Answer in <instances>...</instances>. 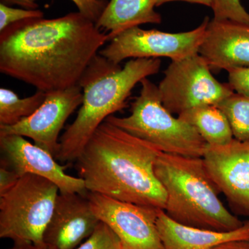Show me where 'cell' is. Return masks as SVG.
<instances>
[{
  "label": "cell",
  "instance_id": "6da1fadb",
  "mask_svg": "<svg viewBox=\"0 0 249 249\" xmlns=\"http://www.w3.org/2000/svg\"><path fill=\"white\" fill-rule=\"evenodd\" d=\"M109 35L80 12L34 18L0 33V71L50 92L79 85Z\"/></svg>",
  "mask_w": 249,
  "mask_h": 249
},
{
  "label": "cell",
  "instance_id": "7a4b0ae2",
  "mask_svg": "<svg viewBox=\"0 0 249 249\" xmlns=\"http://www.w3.org/2000/svg\"><path fill=\"white\" fill-rule=\"evenodd\" d=\"M160 150L106 120L77 162L89 193L164 211L166 193L155 173Z\"/></svg>",
  "mask_w": 249,
  "mask_h": 249
},
{
  "label": "cell",
  "instance_id": "3957f363",
  "mask_svg": "<svg viewBox=\"0 0 249 249\" xmlns=\"http://www.w3.org/2000/svg\"><path fill=\"white\" fill-rule=\"evenodd\" d=\"M160 65L159 58H133L121 67L97 54L80 80L83 103L76 119L60 138L55 160L64 163L76 161L98 127L125 107L134 87L158 73Z\"/></svg>",
  "mask_w": 249,
  "mask_h": 249
},
{
  "label": "cell",
  "instance_id": "277c9868",
  "mask_svg": "<svg viewBox=\"0 0 249 249\" xmlns=\"http://www.w3.org/2000/svg\"><path fill=\"white\" fill-rule=\"evenodd\" d=\"M155 173L166 193L165 213L175 222L218 232L232 231L245 224L219 199L220 192L202 158L160 152Z\"/></svg>",
  "mask_w": 249,
  "mask_h": 249
},
{
  "label": "cell",
  "instance_id": "5b68a950",
  "mask_svg": "<svg viewBox=\"0 0 249 249\" xmlns=\"http://www.w3.org/2000/svg\"><path fill=\"white\" fill-rule=\"evenodd\" d=\"M141 84L140 94L132 103L131 114L126 117L111 115L106 120L160 152L202 158L207 143L197 131L163 106L158 87L148 78Z\"/></svg>",
  "mask_w": 249,
  "mask_h": 249
},
{
  "label": "cell",
  "instance_id": "8992f818",
  "mask_svg": "<svg viewBox=\"0 0 249 249\" xmlns=\"http://www.w3.org/2000/svg\"><path fill=\"white\" fill-rule=\"evenodd\" d=\"M60 191L42 177L27 174L0 196V237L16 245H44V232Z\"/></svg>",
  "mask_w": 249,
  "mask_h": 249
},
{
  "label": "cell",
  "instance_id": "52a82bcc",
  "mask_svg": "<svg viewBox=\"0 0 249 249\" xmlns=\"http://www.w3.org/2000/svg\"><path fill=\"white\" fill-rule=\"evenodd\" d=\"M163 106L172 114L200 106H217L235 93L229 83L218 81L199 53L171 61L158 86Z\"/></svg>",
  "mask_w": 249,
  "mask_h": 249
},
{
  "label": "cell",
  "instance_id": "ba28073f",
  "mask_svg": "<svg viewBox=\"0 0 249 249\" xmlns=\"http://www.w3.org/2000/svg\"><path fill=\"white\" fill-rule=\"evenodd\" d=\"M209 21L206 17L196 29L179 33L131 28L110 40L99 54L116 64L128 58L182 60L199 53Z\"/></svg>",
  "mask_w": 249,
  "mask_h": 249
},
{
  "label": "cell",
  "instance_id": "9c48e42d",
  "mask_svg": "<svg viewBox=\"0 0 249 249\" xmlns=\"http://www.w3.org/2000/svg\"><path fill=\"white\" fill-rule=\"evenodd\" d=\"M88 199L101 222L110 228L123 249H165L157 225L160 211L89 193Z\"/></svg>",
  "mask_w": 249,
  "mask_h": 249
},
{
  "label": "cell",
  "instance_id": "30bf717a",
  "mask_svg": "<svg viewBox=\"0 0 249 249\" xmlns=\"http://www.w3.org/2000/svg\"><path fill=\"white\" fill-rule=\"evenodd\" d=\"M43 103L30 116L11 126H0V136H22L56 157L59 134L68 118L81 106L83 89L79 86L47 92Z\"/></svg>",
  "mask_w": 249,
  "mask_h": 249
},
{
  "label": "cell",
  "instance_id": "8fae6325",
  "mask_svg": "<svg viewBox=\"0 0 249 249\" xmlns=\"http://www.w3.org/2000/svg\"><path fill=\"white\" fill-rule=\"evenodd\" d=\"M203 160L220 193L237 213L249 217V142L206 145Z\"/></svg>",
  "mask_w": 249,
  "mask_h": 249
},
{
  "label": "cell",
  "instance_id": "7c38bea8",
  "mask_svg": "<svg viewBox=\"0 0 249 249\" xmlns=\"http://www.w3.org/2000/svg\"><path fill=\"white\" fill-rule=\"evenodd\" d=\"M1 166L18 176L27 174L42 177L55 183L60 193H80L86 196L84 181L65 173L66 167L59 165L55 157L25 137L10 134L0 136Z\"/></svg>",
  "mask_w": 249,
  "mask_h": 249
},
{
  "label": "cell",
  "instance_id": "4fadbf2b",
  "mask_svg": "<svg viewBox=\"0 0 249 249\" xmlns=\"http://www.w3.org/2000/svg\"><path fill=\"white\" fill-rule=\"evenodd\" d=\"M100 222L87 195L60 193L44 232V245L50 249H75Z\"/></svg>",
  "mask_w": 249,
  "mask_h": 249
},
{
  "label": "cell",
  "instance_id": "5bb4252c",
  "mask_svg": "<svg viewBox=\"0 0 249 249\" xmlns=\"http://www.w3.org/2000/svg\"><path fill=\"white\" fill-rule=\"evenodd\" d=\"M199 54L211 69L229 71L249 67V26L210 20Z\"/></svg>",
  "mask_w": 249,
  "mask_h": 249
},
{
  "label": "cell",
  "instance_id": "9a60e30c",
  "mask_svg": "<svg viewBox=\"0 0 249 249\" xmlns=\"http://www.w3.org/2000/svg\"><path fill=\"white\" fill-rule=\"evenodd\" d=\"M157 225L165 249H212L224 242L249 240V221L237 230L218 232L183 225L160 211Z\"/></svg>",
  "mask_w": 249,
  "mask_h": 249
},
{
  "label": "cell",
  "instance_id": "2e32d148",
  "mask_svg": "<svg viewBox=\"0 0 249 249\" xmlns=\"http://www.w3.org/2000/svg\"><path fill=\"white\" fill-rule=\"evenodd\" d=\"M157 0H110L96 23L109 35V41L121 33L144 24H160L161 16L155 11Z\"/></svg>",
  "mask_w": 249,
  "mask_h": 249
},
{
  "label": "cell",
  "instance_id": "e0dca14e",
  "mask_svg": "<svg viewBox=\"0 0 249 249\" xmlns=\"http://www.w3.org/2000/svg\"><path fill=\"white\" fill-rule=\"evenodd\" d=\"M178 117L191 124L210 145H224L233 140L227 116L217 106H200L183 111Z\"/></svg>",
  "mask_w": 249,
  "mask_h": 249
},
{
  "label": "cell",
  "instance_id": "ac0fdd59",
  "mask_svg": "<svg viewBox=\"0 0 249 249\" xmlns=\"http://www.w3.org/2000/svg\"><path fill=\"white\" fill-rule=\"evenodd\" d=\"M47 93L37 91L32 96L18 97L11 90L0 89V126H11L32 115L45 100Z\"/></svg>",
  "mask_w": 249,
  "mask_h": 249
},
{
  "label": "cell",
  "instance_id": "d6986e66",
  "mask_svg": "<svg viewBox=\"0 0 249 249\" xmlns=\"http://www.w3.org/2000/svg\"><path fill=\"white\" fill-rule=\"evenodd\" d=\"M216 106L227 116L234 139L249 142V96L235 92Z\"/></svg>",
  "mask_w": 249,
  "mask_h": 249
},
{
  "label": "cell",
  "instance_id": "ffe728a7",
  "mask_svg": "<svg viewBox=\"0 0 249 249\" xmlns=\"http://www.w3.org/2000/svg\"><path fill=\"white\" fill-rule=\"evenodd\" d=\"M76 5L78 12L96 23L109 2L108 0H71ZM1 3L11 6L18 5L25 9L35 10L38 8L36 0H1Z\"/></svg>",
  "mask_w": 249,
  "mask_h": 249
},
{
  "label": "cell",
  "instance_id": "44dd1931",
  "mask_svg": "<svg viewBox=\"0 0 249 249\" xmlns=\"http://www.w3.org/2000/svg\"><path fill=\"white\" fill-rule=\"evenodd\" d=\"M214 20L232 21L249 26V13L240 0H211Z\"/></svg>",
  "mask_w": 249,
  "mask_h": 249
},
{
  "label": "cell",
  "instance_id": "7402d4cb",
  "mask_svg": "<svg viewBox=\"0 0 249 249\" xmlns=\"http://www.w3.org/2000/svg\"><path fill=\"white\" fill-rule=\"evenodd\" d=\"M75 249H123V247L115 232L101 222L92 235Z\"/></svg>",
  "mask_w": 249,
  "mask_h": 249
},
{
  "label": "cell",
  "instance_id": "603a6c76",
  "mask_svg": "<svg viewBox=\"0 0 249 249\" xmlns=\"http://www.w3.org/2000/svg\"><path fill=\"white\" fill-rule=\"evenodd\" d=\"M43 18L44 13L40 10L16 9L0 3V32L14 23L28 19Z\"/></svg>",
  "mask_w": 249,
  "mask_h": 249
},
{
  "label": "cell",
  "instance_id": "cb8c5ba5",
  "mask_svg": "<svg viewBox=\"0 0 249 249\" xmlns=\"http://www.w3.org/2000/svg\"><path fill=\"white\" fill-rule=\"evenodd\" d=\"M229 83L235 93L249 96V67L228 71Z\"/></svg>",
  "mask_w": 249,
  "mask_h": 249
},
{
  "label": "cell",
  "instance_id": "d4e9b609",
  "mask_svg": "<svg viewBox=\"0 0 249 249\" xmlns=\"http://www.w3.org/2000/svg\"><path fill=\"white\" fill-rule=\"evenodd\" d=\"M19 178V177L12 170L0 167V196L11 189Z\"/></svg>",
  "mask_w": 249,
  "mask_h": 249
},
{
  "label": "cell",
  "instance_id": "484cf974",
  "mask_svg": "<svg viewBox=\"0 0 249 249\" xmlns=\"http://www.w3.org/2000/svg\"><path fill=\"white\" fill-rule=\"evenodd\" d=\"M212 249H249V240H235L224 242Z\"/></svg>",
  "mask_w": 249,
  "mask_h": 249
},
{
  "label": "cell",
  "instance_id": "4316f807",
  "mask_svg": "<svg viewBox=\"0 0 249 249\" xmlns=\"http://www.w3.org/2000/svg\"><path fill=\"white\" fill-rule=\"evenodd\" d=\"M172 1H185L191 4L204 5L209 7L211 6V0H157V7Z\"/></svg>",
  "mask_w": 249,
  "mask_h": 249
},
{
  "label": "cell",
  "instance_id": "83f0119b",
  "mask_svg": "<svg viewBox=\"0 0 249 249\" xmlns=\"http://www.w3.org/2000/svg\"><path fill=\"white\" fill-rule=\"evenodd\" d=\"M6 249H50L45 245H34V244H21L16 245L11 248Z\"/></svg>",
  "mask_w": 249,
  "mask_h": 249
}]
</instances>
